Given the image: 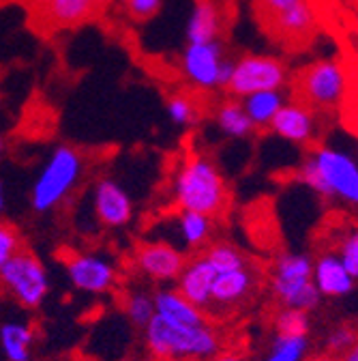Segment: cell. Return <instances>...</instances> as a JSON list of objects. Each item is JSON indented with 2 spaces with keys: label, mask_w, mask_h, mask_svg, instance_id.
Returning a JSON list of instances; mask_svg holds the SVG:
<instances>
[{
  "label": "cell",
  "mask_w": 358,
  "mask_h": 361,
  "mask_svg": "<svg viewBox=\"0 0 358 361\" xmlns=\"http://www.w3.org/2000/svg\"><path fill=\"white\" fill-rule=\"evenodd\" d=\"M0 290L24 310H39L50 295L46 264L30 250H20L0 269Z\"/></svg>",
  "instance_id": "obj_6"
},
{
  "label": "cell",
  "mask_w": 358,
  "mask_h": 361,
  "mask_svg": "<svg viewBox=\"0 0 358 361\" xmlns=\"http://www.w3.org/2000/svg\"><path fill=\"white\" fill-rule=\"evenodd\" d=\"M215 123L223 133L230 135V138H247V135H251V131L255 129L249 114L243 108V102L234 99V97L228 99V102H223L217 108Z\"/></svg>",
  "instance_id": "obj_23"
},
{
  "label": "cell",
  "mask_w": 358,
  "mask_h": 361,
  "mask_svg": "<svg viewBox=\"0 0 358 361\" xmlns=\"http://www.w3.org/2000/svg\"><path fill=\"white\" fill-rule=\"evenodd\" d=\"M260 284V274L251 267H243L228 274H219L212 284V307L219 310H232L243 305L255 295Z\"/></svg>",
  "instance_id": "obj_15"
},
{
  "label": "cell",
  "mask_w": 358,
  "mask_h": 361,
  "mask_svg": "<svg viewBox=\"0 0 358 361\" xmlns=\"http://www.w3.org/2000/svg\"><path fill=\"white\" fill-rule=\"evenodd\" d=\"M39 9L54 28H75L99 13L93 0H39Z\"/></svg>",
  "instance_id": "obj_18"
},
{
  "label": "cell",
  "mask_w": 358,
  "mask_h": 361,
  "mask_svg": "<svg viewBox=\"0 0 358 361\" xmlns=\"http://www.w3.org/2000/svg\"><path fill=\"white\" fill-rule=\"evenodd\" d=\"M65 274L73 288L88 295H108L118 284V269L112 260L91 252H67L63 258Z\"/></svg>",
  "instance_id": "obj_11"
},
{
  "label": "cell",
  "mask_w": 358,
  "mask_h": 361,
  "mask_svg": "<svg viewBox=\"0 0 358 361\" xmlns=\"http://www.w3.org/2000/svg\"><path fill=\"white\" fill-rule=\"evenodd\" d=\"M234 69V61L228 59L221 41L187 43L181 56L183 75L200 90L226 88Z\"/></svg>",
  "instance_id": "obj_10"
},
{
  "label": "cell",
  "mask_w": 358,
  "mask_h": 361,
  "mask_svg": "<svg viewBox=\"0 0 358 361\" xmlns=\"http://www.w3.org/2000/svg\"><path fill=\"white\" fill-rule=\"evenodd\" d=\"M215 278H217V274L212 271V267L200 254V256L187 260L185 269L181 271V276L176 280V290L204 312V310L212 307Z\"/></svg>",
  "instance_id": "obj_16"
},
{
  "label": "cell",
  "mask_w": 358,
  "mask_h": 361,
  "mask_svg": "<svg viewBox=\"0 0 358 361\" xmlns=\"http://www.w3.org/2000/svg\"><path fill=\"white\" fill-rule=\"evenodd\" d=\"M337 361H358V340L337 359Z\"/></svg>",
  "instance_id": "obj_35"
},
{
  "label": "cell",
  "mask_w": 358,
  "mask_h": 361,
  "mask_svg": "<svg viewBox=\"0 0 358 361\" xmlns=\"http://www.w3.org/2000/svg\"><path fill=\"white\" fill-rule=\"evenodd\" d=\"M165 110H167V116L174 125L178 127H191L198 123L200 118V110H198V104L193 102L191 95H185V93H176L167 99L165 104Z\"/></svg>",
  "instance_id": "obj_28"
},
{
  "label": "cell",
  "mask_w": 358,
  "mask_h": 361,
  "mask_svg": "<svg viewBox=\"0 0 358 361\" xmlns=\"http://www.w3.org/2000/svg\"><path fill=\"white\" fill-rule=\"evenodd\" d=\"M174 202L181 211L217 217L230 202V190L217 164L204 153L185 157L172 183Z\"/></svg>",
  "instance_id": "obj_1"
},
{
  "label": "cell",
  "mask_w": 358,
  "mask_h": 361,
  "mask_svg": "<svg viewBox=\"0 0 358 361\" xmlns=\"http://www.w3.org/2000/svg\"><path fill=\"white\" fill-rule=\"evenodd\" d=\"M337 256L341 258L343 267L350 271V276L358 282V228H350L341 235L337 245Z\"/></svg>",
  "instance_id": "obj_31"
},
{
  "label": "cell",
  "mask_w": 358,
  "mask_h": 361,
  "mask_svg": "<svg viewBox=\"0 0 358 361\" xmlns=\"http://www.w3.org/2000/svg\"><path fill=\"white\" fill-rule=\"evenodd\" d=\"M5 153H7V140H5V135L0 133V161L5 159Z\"/></svg>",
  "instance_id": "obj_38"
},
{
  "label": "cell",
  "mask_w": 358,
  "mask_h": 361,
  "mask_svg": "<svg viewBox=\"0 0 358 361\" xmlns=\"http://www.w3.org/2000/svg\"><path fill=\"white\" fill-rule=\"evenodd\" d=\"M356 340H358V331L352 325H335L324 338V350L326 355L339 359Z\"/></svg>",
  "instance_id": "obj_30"
},
{
  "label": "cell",
  "mask_w": 358,
  "mask_h": 361,
  "mask_svg": "<svg viewBox=\"0 0 358 361\" xmlns=\"http://www.w3.org/2000/svg\"><path fill=\"white\" fill-rule=\"evenodd\" d=\"M241 102L253 127H268L273 123L275 114L281 110V106L286 104V97L281 90H262V93H253Z\"/></svg>",
  "instance_id": "obj_24"
},
{
  "label": "cell",
  "mask_w": 358,
  "mask_h": 361,
  "mask_svg": "<svg viewBox=\"0 0 358 361\" xmlns=\"http://www.w3.org/2000/svg\"><path fill=\"white\" fill-rule=\"evenodd\" d=\"M7 209V188H5V180L0 178V213Z\"/></svg>",
  "instance_id": "obj_36"
},
{
  "label": "cell",
  "mask_w": 358,
  "mask_h": 361,
  "mask_svg": "<svg viewBox=\"0 0 358 361\" xmlns=\"http://www.w3.org/2000/svg\"><path fill=\"white\" fill-rule=\"evenodd\" d=\"M204 260L212 267V271L219 276V274H228V271H236V269H243L247 267V258L245 254L228 243V241H219V243H210L204 252H202Z\"/></svg>",
  "instance_id": "obj_26"
},
{
  "label": "cell",
  "mask_w": 358,
  "mask_h": 361,
  "mask_svg": "<svg viewBox=\"0 0 358 361\" xmlns=\"http://www.w3.org/2000/svg\"><path fill=\"white\" fill-rule=\"evenodd\" d=\"M0 99H3V95H0Z\"/></svg>",
  "instance_id": "obj_41"
},
{
  "label": "cell",
  "mask_w": 358,
  "mask_h": 361,
  "mask_svg": "<svg viewBox=\"0 0 358 361\" xmlns=\"http://www.w3.org/2000/svg\"><path fill=\"white\" fill-rule=\"evenodd\" d=\"M288 65L275 56L245 54L234 61L226 90L234 99H245L262 90H281L288 84Z\"/></svg>",
  "instance_id": "obj_9"
},
{
  "label": "cell",
  "mask_w": 358,
  "mask_h": 361,
  "mask_svg": "<svg viewBox=\"0 0 358 361\" xmlns=\"http://www.w3.org/2000/svg\"><path fill=\"white\" fill-rule=\"evenodd\" d=\"M208 361H251V359L243 353H236V350H219Z\"/></svg>",
  "instance_id": "obj_34"
},
{
  "label": "cell",
  "mask_w": 358,
  "mask_h": 361,
  "mask_svg": "<svg viewBox=\"0 0 358 361\" xmlns=\"http://www.w3.org/2000/svg\"><path fill=\"white\" fill-rule=\"evenodd\" d=\"M313 284L322 299H343L354 290L356 280L343 267L337 252H322L313 260Z\"/></svg>",
  "instance_id": "obj_17"
},
{
  "label": "cell",
  "mask_w": 358,
  "mask_h": 361,
  "mask_svg": "<svg viewBox=\"0 0 358 361\" xmlns=\"http://www.w3.org/2000/svg\"><path fill=\"white\" fill-rule=\"evenodd\" d=\"M93 3H95V7H97V9L101 11V9H103V7H106L108 3H110V0H93Z\"/></svg>",
  "instance_id": "obj_39"
},
{
  "label": "cell",
  "mask_w": 358,
  "mask_h": 361,
  "mask_svg": "<svg viewBox=\"0 0 358 361\" xmlns=\"http://www.w3.org/2000/svg\"><path fill=\"white\" fill-rule=\"evenodd\" d=\"M223 26L221 7L212 0H202L193 5L189 24H187V43H206L217 41Z\"/></svg>",
  "instance_id": "obj_20"
},
{
  "label": "cell",
  "mask_w": 358,
  "mask_h": 361,
  "mask_svg": "<svg viewBox=\"0 0 358 361\" xmlns=\"http://www.w3.org/2000/svg\"><path fill=\"white\" fill-rule=\"evenodd\" d=\"M34 327L24 321H5L0 325V348L7 361H30Z\"/></svg>",
  "instance_id": "obj_21"
},
{
  "label": "cell",
  "mask_w": 358,
  "mask_h": 361,
  "mask_svg": "<svg viewBox=\"0 0 358 361\" xmlns=\"http://www.w3.org/2000/svg\"><path fill=\"white\" fill-rule=\"evenodd\" d=\"M271 290L281 307L316 310L322 295L313 284V258L300 252L281 254L271 269Z\"/></svg>",
  "instance_id": "obj_5"
},
{
  "label": "cell",
  "mask_w": 358,
  "mask_h": 361,
  "mask_svg": "<svg viewBox=\"0 0 358 361\" xmlns=\"http://www.w3.org/2000/svg\"><path fill=\"white\" fill-rule=\"evenodd\" d=\"M187 256L181 247L167 241H144L136 247L133 262L138 271L151 282H176L187 264Z\"/></svg>",
  "instance_id": "obj_12"
},
{
  "label": "cell",
  "mask_w": 358,
  "mask_h": 361,
  "mask_svg": "<svg viewBox=\"0 0 358 361\" xmlns=\"http://www.w3.org/2000/svg\"><path fill=\"white\" fill-rule=\"evenodd\" d=\"M122 312L133 327L144 329L155 319V295L142 288L129 290L122 297Z\"/></svg>",
  "instance_id": "obj_25"
},
{
  "label": "cell",
  "mask_w": 358,
  "mask_h": 361,
  "mask_svg": "<svg viewBox=\"0 0 358 361\" xmlns=\"http://www.w3.org/2000/svg\"><path fill=\"white\" fill-rule=\"evenodd\" d=\"M275 135L292 145H311L318 131V116L316 110L300 102H286L281 110L275 114L273 123L268 125Z\"/></svg>",
  "instance_id": "obj_14"
},
{
  "label": "cell",
  "mask_w": 358,
  "mask_h": 361,
  "mask_svg": "<svg viewBox=\"0 0 358 361\" xmlns=\"http://www.w3.org/2000/svg\"><path fill=\"white\" fill-rule=\"evenodd\" d=\"M122 7L133 22H148L159 16L163 0H122Z\"/></svg>",
  "instance_id": "obj_32"
},
{
  "label": "cell",
  "mask_w": 358,
  "mask_h": 361,
  "mask_svg": "<svg viewBox=\"0 0 358 361\" xmlns=\"http://www.w3.org/2000/svg\"><path fill=\"white\" fill-rule=\"evenodd\" d=\"M309 329H311L309 312L281 307L275 314V331L279 336H309Z\"/></svg>",
  "instance_id": "obj_29"
},
{
  "label": "cell",
  "mask_w": 358,
  "mask_h": 361,
  "mask_svg": "<svg viewBox=\"0 0 358 361\" xmlns=\"http://www.w3.org/2000/svg\"><path fill=\"white\" fill-rule=\"evenodd\" d=\"M84 155L71 145H60L52 151L39 170L30 188V207L34 213H50L58 209L79 185L84 176Z\"/></svg>",
  "instance_id": "obj_4"
},
{
  "label": "cell",
  "mask_w": 358,
  "mask_h": 361,
  "mask_svg": "<svg viewBox=\"0 0 358 361\" xmlns=\"http://www.w3.org/2000/svg\"><path fill=\"white\" fill-rule=\"evenodd\" d=\"M257 20L281 43L298 45L309 41L316 26L307 0H253Z\"/></svg>",
  "instance_id": "obj_7"
},
{
  "label": "cell",
  "mask_w": 358,
  "mask_h": 361,
  "mask_svg": "<svg viewBox=\"0 0 358 361\" xmlns=\"http://www.w3.org/2000/svg\"><path fill=\"white\" fill-rule=\"evenodd\" d=\"M298 178L318 196L358 209V161L335 147H316L298 170Z\"/></svg>",
  "instance_id": "obj_3"
},
{
  "label": "cell",
  "mask_w": 358,
  "mask_h": 361,
  "mask_svg": "<svg viewBox=\"0 0 358 361\" xmlns=\"http://www.w3.org/2000/svg\"><path fill=\"white\" fill-rule=\"evenodd\" d=\"M93 211L103 228H124L133 217V202L114 178H99L93 188Z\"/></svg>",
  "instance_id": "obj_13"
},
{
  "label": "cell",
  "mask_w": 358,
  "mask_h": 361,
  "mask_svg": "<svg viewBox=\"0 0 358 361\" xmlns=\"http://www.w3.org/2000/svg\"><path fill=\"white\" fill-rule=\"evenodd\" d=\"M196 3H202V0H196ZM212 3H217V0H212Z\"/></svg>",
  "instance_id": "obj_40"
},
{
  "label": "cell",
  "mask_w": 358,
  "mask_h": 361,
  "mask_svg": "<svg viewBox=\"0 0 358 361\" xmlns=\"http://www.w3.org/2000/svg\"><path fill=\"white\" fill-rule=\"evenodd\" d=\"M309 336H275L262 361H302L309 355Z\"/></svg>",
  "instance_id": "obj_27"
},
{
  "label": "cell",
  "mask_w": 358,
  "mask_h": 361,
  "mask_svg": "<svg viewBox=\"0 0 358 361\" xmlns=\"http://www.w3.org/2000/svg\"><path fill=\"white\" fill-rule=\"evenodd\" d=\"M144 344L159 361H208L221 350V336L208 323L181 325L155 314L144 327Z\"/></svg>",
  "instance_id": "obj_2"
},
{
  "label": "cell",
  "mask_w": 358,
  "mask_h": 361,
  "mask_svg": "<svg viewBox=\"0 0 358 361\" xmlns=\"http://www.w3.org/2000/svg\"><path fill=\"white\" fill-rule=\"evenodd\" d=\"M155 295V314L181 325H204L206 314L185 299L176 288H159Z\"/></svg>",
  "instance_id": "obj_19"
},
{
  "label": "cell",
  "mask_w": 358,
  "mask_h": 361,
  "mask_svg": "<svg viewBox=\"0 0 358 361\" xmlns=\"http://www.w3.org/2000/svg\"><path fill=\"white\" fill-rule=\"evenodd\" d=\"M302 361H337V359L324 353V355H307V357H305Z\"/></svg>",
  "instance_id": "obj_37"
},
{
  "label": "cell",
  "mask_w": 358,
  "mask_h": 361,
  "mask_svg": "<svg viewBox=\"0 0 358 361\" xmlns=\"http://www.w3.org/2000/svg\"><path fill=\"white\" fill-rule=\"evenodd\" d=\"M345 90V73L333 59H322L307 65L296 75V102L311 110H333Z\"/></svg>",
  "instance_id": "obj_8"
},
{
  "label": "cell",
  "mask_w": 358,
  "mask_h": 361,
  "mask_svg": "<svg viewBox=\"0 0 358 361\" xmlns=\"http://www.w3.org/2000/svg\"><path fill=\"white\" fill-rule=\"evenodd\" d=\"M176 231L183 247L187 250H206L212 239L215 219L204 213L181 211L176 217Z\"/></svg>",
  "instance_id": "obj_22"
},
{
  "label": "cell",
  "mask_w": 358,
  "mask_h": 361,
  "mask_svg": "<svg viewBox=\"0 0 358 361\" xmlns=\"http://www.w3.org/2000/svg\"><path fill=\"white\" fill-rule=\"evenodd\" d=\"M22 250V237L20 233L9 226L7 221H0V269L3 264Z\"/></svg>",
  "instance_id": "obj_33"
}]
</instances>
